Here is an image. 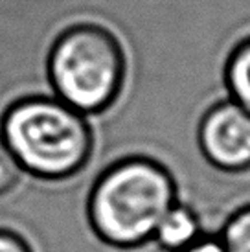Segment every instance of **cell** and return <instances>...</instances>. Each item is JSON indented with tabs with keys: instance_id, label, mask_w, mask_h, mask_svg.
<instances>
[{
	"instance_id": "4",
	"label": "cell",
	"mask_w": 250,
	"mask_h": 252,
	"mask_svg": "<svg viewBox=\"0 0 250 252\" xmlns=\"http://www.w3.org/2000/svg\"><path fill=\"white\" fill-rule=\"evenodd\" d=\"M197 146L214 169L234 175L250 169V112L230 98L217 99L202 112Z\"/></svg>"
},
{
	"instance_id": "1",
	"label": "cell",
	"mask_w": 250,
	"mask_h": 252,
	"mask_svg": "<svg viewBox=\"0 0 250 252\" xmlns=\"http://www.w3.org/2000/svg\"><path fill=\"white\" fill-rule=\"evenodd\" d=\"M177 201V181L162 162L127 155L94 177L85 216L99 243L114 251H136L153 241L162 217Z\"/></svg>"
},
{
	"instance_id": "9",
	"label": "cell",
	"mask_w": 250,
	"mask_h": 252,
	"mask_svg": "<svg viewBox=\"0 0 250 252\" xmlns=\"http://www.w3.org/2000/svg\"><path fill=\"white\" fill-rule=\"evenodd\" d=\"M0 252H35L21 232L0 226Z\"/></svg>"
},
{
	"instance_id": "3",
	"label": "cell",
	"mask_w": 250,
	"mask_h": 252,
	"mask_svg": "<svg viewBox=\"0 0 250 252\" xmlns=\"http://www.w3.org/2000/svg\"><path fill=\"white\" fill-rule=\"evenodd\" d=\"M46 74L56 98L96 118L122 98L127 56L118 35L105 24L76 22L54 39Z\"/></svg>"
},
{
	"instance_id": "6",
	"label": "cell",
	"mask_w": 250,
	"mask_h": 252,
	"mask_svg": "<svg viewBox=\"0 0 250 252\" xmlns=\"http://www.w3.org/2000/svg\"><path fill=\"white\" fill-rule=\"evenodd\" d=\"M222 85L228 98L250 112V35L237 41L226 54Z\"/></svg>"
},
{
	"instance_id": "2",
	"label": "cell",
	"mask_w": 250,
	"mask_h": 252,
	"mask_svg": "<svg viewBox=\"0 0 250 252\" xmlns=\"http://www.w3.org/2000/svg\"><path fill=\"white\" fill-rule=\"evenodd\" d=\"M0 138L26 175L44 182L77 177L92 160L91 118L54 94H33L9 103L0 120Z\"/></svg>"
},
{
	"instance_id": "5",
	"label": "cell",
	"mask_w": 250,
	"mask_h": 252,
	"mask_svg": "<svg viewBox=\"0 0 250 252\" xmlns=\"http://www.w3.org/2000/svg\"><path fill=\"white\" fill-rule=\"evenodd\" d=\"M204 232V224L197 210L177 201L156 226L153 243L162 252H181L195 243Z\"/></svg>"
},
{
	"instance_id": "7",
	"label": "cell",
	"mask_w": 250,
	"mask_h": 252,
	"mask_svg": "<svg viewBox=\"0 0 250 252\" xmlns=\"http://www.w3.org/2000/svg\"><path fill=\"white\" fill-rule=\"evenodd\" d=\"M217 236L226 252H250V203L226 216Z\"/></svg>"
},
{
	"instance_id": "10",
	"label": "cell",
	"mask_w": 250,
	"mask_h": 252,
	"mask_svg": "<svg viewBox=\"0 0 250 252\" xmlns=\"http://www.w3.org/2000/svg\"><path fill=\"white\" fill-rule=\"evenodd\" d=\"M181 252H226L216 232H204L195 243Z\"/></svg>"
},
{
	"instance_id": "8",
	"label": "cell",
	"mask_w": 250,
	"mask_h": 252,
	"mask_svg": "<svg viewBox=\"0 0 250 252\" xmlns=\"http://www.w3.org/2000/svg\"><path fill=\"white\" fill-rule=\"evenodd\" d=\"M24 171L17 162L11 149L0 138V197L9 195L21 184Z\"/></svg>"
}]
</instances>
